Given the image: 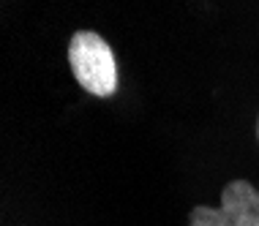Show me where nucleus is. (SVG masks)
I'll use <instances>...</instances> for the list:
<instances>
[{
    "label": "nucleus",
    "instance_id": "f257e3e1",
    "mask_svg": "<svg viewBox=\"0 0 259 226\" xmlns=\"http://www.w3.org/2000/svg\"><path fill=\"white\" fill-rule=\"evenodd\" d=\"M68 66L85 93L109 98L117 90V63L112 47L96 30H76L68 41Z\"/></svg>",
    "mask_w": 259,
    "mask_h": 226
},
{
    "label": "nucleus",
    "instance_id": "7ed1b4c3",
    "mask_svg": "<svg viewBox=\"0 0 259 226\" xmlns=\"http://www.w3.org/2000/svg\"><path fill=\"white\" fill-rule=\"evenodd\" d=\"M256 142H259V117H256Z\"/></svg>",
    "mask_w": 259,
    "mask_h": 226
},
{
    "label": "nucleus",
    "instance_id": "f03ea898",
    "mask_svg": "<svg viewBox=\"0 0 259 226\" xmlns=\"http://www.w3.org/2000/svg\"><path fill=\"white\" fill-rule=\"evenodd\" d=\"M188 226H259V191L248 180H229L219 207H197L188 213Z\"/></svg>",
    "mask_w": 259,
    "mask_h": 226
}]
</instances>
